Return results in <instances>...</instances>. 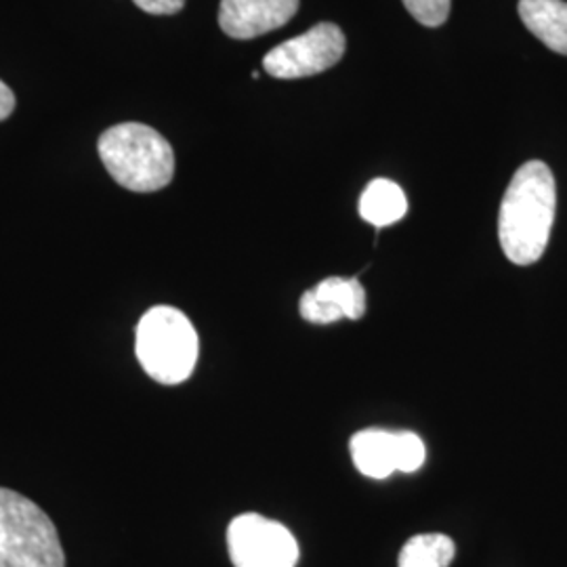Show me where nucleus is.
Wrapping results in <instances>:
<instances>
[{"label":"nucleus","mask_w":567,"mask_h":567,"mask_svg":"<svg viewBox=\"0 0 567 567\" xmlns=\"http://www.w3.org/2000/svg\"><path fill=\"white\" fill-rule=\"evenodd\" d=\"M456 555V545L446 534L412 536L400 550V567H450Z\"/></svg>","instance_id":"nucleus-11"},{"label":"nucleus","mask_w":567,"mask_h":567,"mask_svg":"<svg viewBox=\"0 0 567 567\" xmlns=\"http://www.w3.org/2000/svg\"><path fill=\"white\" fill-rule=\"evenodd\" d=\"M299 311H301L305 320L311 322V324H332V322H339L343 318V313L337 307L322 301L313 290H307L301 297Z\"/></svg>","instance_id":"nucleus-15"},{"label":"nucleus","mask_w":567,"mask_h":567,"mask_svg":"<svg viewBox=\"0 0 567 567\" xmlns=\"http://www.w3.org/2000/svg\"><path fill=\"white\" fill-rule=\"evenodd\" d=\"M408 13L426 28L444 25L450 16L452 0H402Z\"/></svg>","instance_id":"nucleus-14"},{"label":"nucleus","mask_w":567,"mask_h":567,"mask_svg":"<svg viewBox=\"0 0 567 567\" xmlns=\"http://www.w3.org/2000/svg\"><path fill=\"white\" fill-rule=\"evenodd\" d=\"M351 458L358 471L372 480H386L395 466V431L364 429L351 437Z\"/></svg>","instance_id":"nucleus-8"},{"label":"nucleus","mask_w":567,"mask_h":567,"mask_svg":"<svg viewBox=\"0 0 567 567\" xmlns=\"http://www.w3.org/2000/svg\"><path fill=\"white\" fill-rule=\"evenodd\" d=\"M322 301L337 307L347 320H360L365 313V290L358 278H326L311 288Z\"/></svg>","instance_id":"nucleus-12"},{"label":"nucleus","mask_w":567,"mask_h":567,"mask_svg":"<svg viewBox=\"0 0 567 567\" xmlns=\"http://www.w3.org/2000/svg\"><path fill=\"white\" fill-rule=\"evenodd\" d=\"M557 210V185L547 164L529 161L508 183L498 215V240L508 261L532 265L543 259Z\"/></svg>","instance_id":"nucleus-1"},{"label":"nucleus","mask_w":567,"mask_h":567,"mask_svg":"<svg viewBox=\"0 0 567 567\" xmlns=\"http://www.w3.org/2000/svg\"><path fill=\"white\" fill-rule=\"evenodd\" d=\"M16 103L18 102H16L13 91L4 82L0 81V122L7 121L13 114Z\"/></svg>","instance_id":"nucleus-17"},{"label":"nucleus","mask_w":567,"mask_h":567,"mask_svg":"<svg viewBox=\"0 0 567 567\" xmlns=\"http://www.w3.org/2000/svg\"><path fill=\"white\" fill-rule=\"evenodd\" d=\"M519 18L550 51L567 55L566 0H519Z\"/></svg>","instance_id":"nucleus-9"},{"label":"nucleus","mask_w":567,"mask_h":567,"mask_svg":"<svg viewBox=\"0 0 567 567\" xmlns=\"http://www.w3.org/2000/svg\"><path fill=\"white\" fill-rule=\"evenodd\" d=\"M234 567H295L299 545L288 527L259 513L238 515L227 527Z\"/></svg>","instance_id":"nucleus-6"},{"label":"nucleus","mask_w":567,"mask_h":567,"mask_svg":"<svg viewBox=\"0 0 567 567\" xmlns=\"http://www.w3.org/2000/svg\"><path fill=\"white\" fill-rule=\"evenodd\" d=\"M150 16H175L185 7V0H133Z\"/></svg>","instance_id":"nucleus-16"},{"label":"nucleus","mask_w":567,"mask_h":567,"mask_svg":"<svg viewBox=\"0 0 567 567\" xmlns=\"http://www.w3.org/2000/svg\"><path fill=\"white\" fill-rule=\"evenodd\" d=\"M97 150L105 171L124 189L150 194L173 182L175 152L147 124L122 122L110 126L100 137Z\"/></svg>","instance_id":"nucleus-2"},{"label":"nucleus","mask_w":567,"mask_h":567,"mask_svg":"<svg viewBox=\"0 0 567 567\" xmlns=\"http://www.w3.org/2000/svg\"><path fill=\"white\" fill-rule=\"evenodd\" d=\"M0 567H65L55 524L9 487H0Z\"/></svg>","instance_id":"nucleus-4"},{"label":"nucleus","mask_w":567,"mask_h":567,"mask_svg":"<svg viewBox=\"0 0 567 567\" xmlns=\"http://www.w3.org/2000/svg\"><path fill=\"white\" fill-rule=\"evenodd\" d=\"M299 11V0H221L219 25L227 37L248 41L286 25Z\"/></svg>","instance_id":"nucleus-7"},{"label":"nucleus","mask_w":567,"mask_h":567,"mask_svg":"<svg viewBox=\"0 0 567 567\" xmlns=\"http://www.w3.org/2000/svg\"><path fill=\"white\" fill-rule=\"evenodd\" d=\"M405 213H408V198L398 183L389 179H374L368 183L360 198V217L365 224L386 227V225L402 221Z\"/></svg>","instance_id":"nucleus-10"},{"label":"nucleus","mask_w":567,"mask_h":567,"mask_svg":"<svg viewBox=\"0 0 567 567\" xmlns=\"http://www.w3.org/2000/svg\"><path fill=\"white\" fill-rule=\"evenodd\" d=\"M200 341L189 318L171 307H152L137 324L135 353L145 374L161 385L187 381L198 362Z\"/></svg>","instance_id":"nucleus-3"},{"label":"nucleus","mask_w":567,"mask_h":567,"mask_svg":"<svg viewBox=\"0 0 567 567\" xmlns=\"http://www.w3.org/2000/svg\"><path fill=\"white\" fill-rule=\"evenodd\" d=\"M347 41L337 23L322 21L301 37L278 44L264 58V70L278 81H297L322 74L344 55Z\"/></svg>","instance_id":"nucleus-5"},{"label":"nucleus","mask_w":567,"mask_h":567,"mask_svg":"<svg viewBox=\"0 0 567 567\" xmlns=\"http://www.w3.org/2000/svg\"><path fill=\"white\" fill-rule=\"evenodd\" d=\"M425 442L412 431H395V466L402 473H414L425 465Z\"/></svg>","instance_id":"nucleus-13"}]
</instances>
